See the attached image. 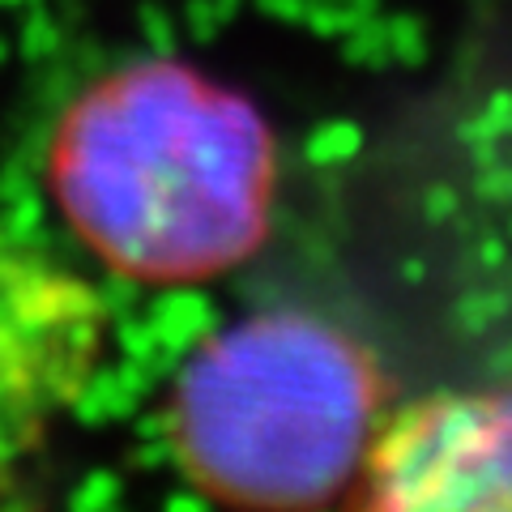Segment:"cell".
<instances>
[{"label":"cell","mask_w":512,"mask_h":512,"mask_svg":"<svg viewBox=\"0 0 512 512\" xmlns=\"http://www.w3.org/2000/svg\"><path fill=\"white\" fill-rule=\"evenodd\" d=\"M47 192L103 269L141 286H205L265 248L278 137L248 94L184 60L120 64L60 111Z\"/></svg>","instance_id":"6da1fadb"},{"label":"cell","mask_w":512,"mask_h":512,"mask_svg":"<svg viewBox=\"0 0 512 512\" xmlns=\"http://www.w3.org/2000/svg\"><path fill=\"white\" fill-rule=\"evenodd\" d=\"M111 308L86 274L0 227V504L13 500L107 359Z\"/></svg>","instance_id":"3957f363"},{"label":"cell","mask_w":512,"mask_h":512,"mask_svg":"<svg viewBox=\"0 0 512 512\" xmlns=\"http://www.w3.org/2000/svg\"><path fill=\"white\" fill-rule=\"evenodd\" d=\"M350 504L380 512L512 508V376L389 410Z\"/></svg>","instance_id":"277c9868"},{"label":"cell","mask_w":512,"mask_h":512,"mask_svg":"<svg viewBox=\"0 0 512 512\" xmlns=\"http://www.w3.org/2000/svg\"><path fill=\"white\" fill-rule=\"evenodd\" d=\"M389 419L376 350L338 320L265 308L210 333L171 380L163 423L175 470L231 508L333 504Z\"/></svg>","instance_id":"7a4b0ae2"}]
</instances>
